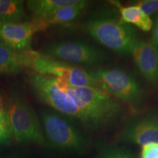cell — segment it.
Segmentation results:
<instances>
[{"label":"cell","mask_w":158,"mask_h":158,"mask_svg":"<svg viewBox=\"0 0 158 158\" xmlns=\"http://www.w3.org/2000/svg\"><path fill=\"white\" fill-rule=\"evenodd\" d=\"M8 118L16 141L48 146L38 116L21 90L12 88L7 98Z\"/></svg>","instance_id":"cell-1"},{"label":"cell","mask_w":158,"mask_h":158,"mask_svg":"<svg viewBox=\"0 0 158 158\" xmlns=\"http://www.w3.org/2000/svg\"><path fill=\"white\" fill-rule=\"evenodd\" d=\"M40 118L48 145L60 151L80 155L87 151L88 138L62 114L43 109Z\"/></svg>","instance_id":"cell-2"},{"label":"cell","mask_w":158,"mask_h":158,"mask_svg":"<svg viewBox=\"0 0 158 158\" xmlns=\"http://www.w3.org/2000/svg\"><path fill=\"white\" fill-rule=\"evenodd\" d=\"M84 29L99 43L116 54H131L138 40L135 28L112 18H92L84 24Z\"/></svg>","instance_id":"cell-3"},{"label":"cell","mask_w":158,"mask_h":158,"mask_svg":"<svg viewBox=\"0 0 158 158\" xmlns=\"http://www.w3.org/2000/svg\"><path fill=\"white\" fill-rule=\"evenodd\" d=\"M41 75L56 77L73 87H100L95 78L84 69L31 51L29 68Z\"/></svg>","instance_id":"cell-4"},{"label":"cell","mask_w":158,"mask_h":158,"mask_svg":"<svg viewBox=\"0 0 158 158\" xmlns=\"http://www.w3.org/2000/svg\"><path fill=\"white\" fill-rule=\"evenodd\" d=\"M100 87L122 101L135 107L141 103L143 89L134 77L120 68H101L89 71Z\"/></svg>","instance_id":"cell-5"},{"label":"cell","mask_w":158,"mask_h":158,"mask_svg":"<svg viewBox=\"0 0 158 158\" xmlns=\"http://www.w3.org/2000/svg\"><path fill=\"white\" fill-rule=\"evenodd\" d=\"M40 52L67 63L95 65L102 63L106 55L98 47L83 40H59L45 43Z\"/></svg>","instance_id":"cell-6"},{"label":"cell","mask_w":158,"mask_h":158,"mask_svg":"<svg viewBox=\"0 0 158 158\" xmlns=\"http://www.w3.org/2000/svg\"><path fill=\"white\" fill-rule=\"evenodd\" d=\"M122 141L143 146L158 143V114H151L130 122L120 134Z\"/></svg>","instance_id":"cell-7"},{"label":"cell","mask_w":158,"mask_h":158,"mask_svg":"<svg viewBox=\"0 0 158 158\" xmlns=\"http://www.w3.org/2000/svg\"><path fill=\"white\" fill-rule=\"evenodd\" d=\"M38 32L32 21L17 23H0V44L14 51L31 49V41Z\"/></svg>","instance_id":"cell-8"},{"label":"cell","mask_w":158,"mask_h":158,"mask_svg":"<svg viewBox=\"0 0 158 158\" xmlns=\"http://www.w3.org/2000/svg\"><path fill=\"white\" fill-rule=\"evenodd\" d=\"M136 66L144 78L158 87V48L151 42L138 40L132 50Z\"/></svg>","instance_id":"cell-9"},{"label":"cell","mask_w":158,"mask_h":158,"mask_svg":"<svg viewBox=\"0 0 158 158\" xmlns=\"http://www.w3.org/2000/svg\"><path fill=\"white\" fill-rule=\"evenodd\" d=\"M30 50L14 51L0 44V75L16 74L28 69Z\"/></svg>","instance_id":"cell-10"},{"label":"cell","mask_w":158,"mask_h":158,"mask_svg":"<svg viewBox=\"0 0 158 158\" xmlns=\"http://www.w3.org/2000/svg\"><path fill=\"white\" fill-rule=\"evenodd\" d=\"M27 9L33 19L48 15L57 10L66 7H81L86 8L89 5L86 0H29L26 2Z\"/></svg>","instance_id":"cell-11"},{"label":"cell","mask_w":158,"mask_h":158,"mask_svg":"<svg viewBox=\"0 0 158 158\" xmlns=\"http://www.w3.org/2000/svg\"><path fill=\"white\" fill-rule=\"evenodd\" d=\"M84 7H66L59 9L44 17L32 19L37 31H45L49 27L73 22L82 15Z\"/></svg>","instance_id":"cell-12"},{"label":"cell","mask_w":158,"mask_h":158,"mask_svg":"<svg viewBox=\"0 0 158 158\" xmlns=\"http://www.w3.org/2000/svg\"><path fill=\"white\" fill-rule=\"evenodd\" d=\"M120 15V20L128 25H134L143 31H149L153 27L151 17L144 13L137 5L122 6L116 2Z\"/></svg>","instance_id":"cell-13"},{"label":"cell","mask_w":158,"mask_h":158,"mask_svg":"<svg viewBox=\"0 0 158 158\" xmlns=\"http://www.w3.org/2000/svg\"><path fill=\"white\" fill-rule=\"evenodd\" d=\"M22 0H0V23L27 22L28 15Z\"/></svg>","instance_id":"cell-14"},{"label":"cell","mask_w":158,"mask_h":158,"mask_svg":"<svg viewBox=\"0 0 158 158\" xmlns=\"http://www.w3.org/2000/svg\"><path fill=\"white\" fill-rule=\"evenodd\" d=\"M98 158H137L130 150L124 147H111L104 149Z\"/></svg>","instance_id":"cell-15"},{"label":"cell","mask_w":158,"mask_h":158,"mask_svg":"<svg viewBox=\"0 0 158 158\" xmlns=\"http://www.w3.org/2000/svg\"><path fill=\"white\" fill-rule=\"evenodd\" d=\"M13 137V131L9 119L0 118V145L10 143Z\"/></svg>","instance_id":"cell-16"},{"label":"cell","mask_w":158,"mask_h":158,"mask_svg":"<svg viewBox=\"0 0 158 158\" xmlns=\"http://www.w3.org/2000/svg\"><path fill=\"white\" fill-rule=\"evenodd\" d=\"M134 4L149 16L158 13V0H141Z\"/></svg>","instance_id":"cell-17"},{"label":"cell","mask_w":158,"mask_h":158,"mask_svg":"<svg viewBox=\"0 0 158 158\" xmlns=\"http://www.w3.org/2000/svg\"><path fill=\"white\" fill-rule=\"evenodd\" d=\"M140 158H158V143L153 142L142 146Z\"/></svg>","instance_id":"cell-18"},{"label":"cell","mask_w":158,"mask_h":158,"mask_svg":"<svg viewBox=\"0 0 158 158\" xmlns=\"http://www.w3.org/2000/svg\"><path fill=\"white\" fill-rule=\"evenodd\" d=\"M0 118L1 119H9L7 101L1 92H0Z\"/></svg>","instance_id":"cell-19"},{"label":"cell","mask_w":158,"mask_h":158,"mask_svg":"<svg viewBox=\"0 0 158 158\" xmlns=\"http://www.w3.org/2000/svg\"><path fill=\"white\" fill-rule=\"evenodd\" d=\"M151 43L158 48V15L156 17L155 22H153Z\"/></svg>","instance_id":"cell-20"},{"label":"cell","mask_w":158,"mask_h":158,"mask_svg":"<svg viewBox=\"0 0 158 158\" xmlns=\"http://www.w3.org/2000/svg\"><path fill=\"white\" fill-rule=\"evenodd\" d=\"M5 158H30V157H27V156L18 155V154H10V155L6 156Z\"/></svg>","instance_id":"cell-21"},{"label":"cell","mask_w":158,"mask_h":158,"mask_svg":"<svg viewBox=\"0 0 158 158\" xmlns=\"http://www.w3.org/2000/svg\"><path fill=\"white\" fill-rule=\"evenodd\" d=\"M0 158H2V157H0Z\"/></svg>","instance_id":"cell-22"}]
</instances>
